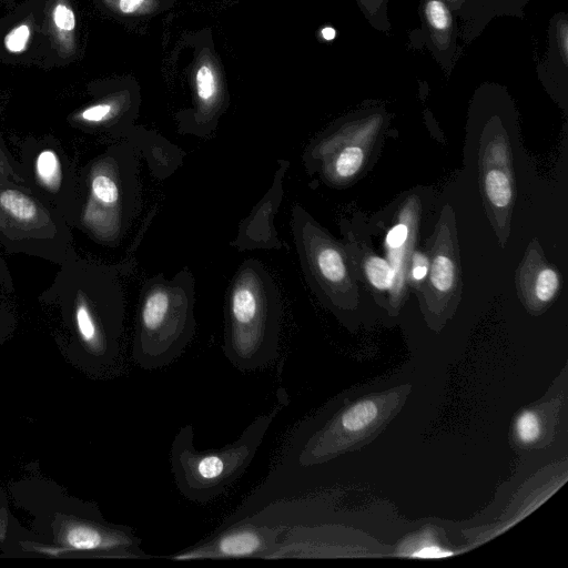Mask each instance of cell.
Returning <instances> with one entry per match:
<instances>
[{
    "label": "cell",
    "mask_w": 568,
    "mask_h": 568,
    "mask_svg": "<svg viewBox=\"0 0 568 568\" xmlns=\"http://www.w3.org/2000/svg\"><path fill=\"white\" fill-rule=\"evenodd\" d=\"M59 266L39 300L59 310L91 359L111 364L119 354L125 308L120 266L82 257L75 250Z\"/></svg>",
    "instance_id": "obj_1"
},
{
    "label": "cell",
    "mask_w": 568,
    "mask_h": 568,
    "mask_svg": "<svg viewBox=\"0 0 568 568\" xmlns=\"http://www.w3.org/2000/svg\"><path fill=\"white\" fill-rule=\"evenodd\" d=\"M140 158L124 138L109 143L78 169L72 230L100 245L120 244L141 211Z\"/></svg>",
    "instance_id": "obj_2"
},
{
    "label": "cell",
    "mask_w": 568,
    "mask_h": 568,
    "mask_svg": "<svg viewBox=\"0 0 568 568\" xmlns=\"http://www.w3.org/2000/svg\"><path fill=\"white\" fill-rule=\"evenodd\" d=\"M282 300L265 266L244 261L234 273L225 298L223 352L241 372L268 366L278 355Z\"/></svg>",
    "instance_id": "obj_3"
},
{
    "label": "cell",
    "mask_w": 568,
    "mask_h": 568,
    "mask_svg": "<svg viewBox=\"0 0 568 568\" xmlns=\"http://www.w3.org/2000/svg\"><path fill=\"white\" fill-rule=\"evenodd\" d=\"M287 403V394L277 389L271 409L256 416L237 439L221 448L197 449L193 425L181 426L170 448L171 470L181 495L199 504L221 496L245 473L272 423Z\"/></svg>",
    "instance_id": "obj_4"
},
{
    "label": "cell",
    "mask_w": 568,
    "mask_h": 568,
    "mask_svg": "<svg viewBox=\"0 0 568 568\" xmlns=\"http://www.w3.org/2000/svg\"><path fill=\"white\" fill-rule=\"evenodd\" d=\"M194 277L189 268L166 278L160 273L140 292L132 357L143 369L170 365L195 334Z\"/></svg>",
    "instance_id": "obj_5"
},
{
    "label": "cell",
    "mask_w": 568,
    "mask_h": 568,
    "mask_svg": "<svg viewBox=\"0 0 568 568\" xmlns=\"http://www.w3.org/2000/svg\"><path fill=\"white\" fill-rule=\"evenodd\" d=\"M0 246L61 264L74 250L72 229L27 186L0 183Z\"/></svg>",
    "instance_id": "obj_6"
},
{
    "label": "cell",
    "mask_w": 568,
    "mask_h": 568,
    "mask_svg": "<svg viewBox=\"0 0 568 568\" xmlns=\"http://www.w3.org/2000/svg\"><path fill=\"white\" fill-rule=\"evenodd\" d=\"M18 161L28 187L61 213L71 227L77 211L78 169L63 144L54 136L27 138L20 144Z\"/></svg>",
    "instance_id": "obj_7"
},
{
    "label": "cell",
    "mask_w": 568,
    "mask_h": 568,
    "mask_svg": "<svg viewBox=\"0 0 568 568\" xmlns=\"http://www.w3.org/2000/svg\"><path fill=\"white\" fill-rule=\"evenodd\" d=\"M284 527L243 517L222 524L216 531L196 544L169 556L174 561L199 559H273Z\"/></svg>",
    "instance_id": "obj_8"
},
{
    "label": "cell",
    "mask_w": 568,
    "mask_h": 568,
    "mask_svg": "<svg viewBox=\"0 0 568 568\" xmlns=\"http://www.w3.org/2000/svg\"><path fill=\"white\" fill-rule=\"evenodd\" d=\"M417 12L420 28L408 33V47L426 48L449 78L463 53L457 42L460 37L458 18L445 0H419Z\"/></svg>",
    "instance_id": "obj_9"
},
{
    "label": "cell",
    "mask_w": 568,
    "mask_h": 568,
    "mask_svg": "<svg viewBox=\"0 0 568 568\" xmlns=\"http://www.w3.org/2000/svg\"><path fill=\"white\" fill-rule=\"evenodd\" d=\"M536 73L545 90L559 103L568 93V14L556 12L549 19L547 50L536 64Z\"/></svg>",
    "instance_id": "obj_10"
},
{
    "label": "cell",
    "mask_w": 568,
    "mask_h": 568,
    "mask_svg": "<svg viewBox=\"0 0 568 568\" xmlns=\"http://www.w3.org/2000/svg\"><path fill=\"white\" fill-rule=\"evenodd\" d=\"M281 168L275 173L272 189L266 193L263 200L252 210L251 214L241 223L237 237L233 245L237 250L248 248H278L281 241L273 227V215L282 201L283 189L282 181L288 166L286 161H282Z\"/></svg>",
    "instance_id": "obj_11"
},
{
    "label": "cell",
    "mask_w": 568,
    "mask_h": 568,
    "mask_svg": "<svg viewBox=\"0 0 568 568\" xmlns=\"http://www.w3.org/2000/svg\"><path fill=\"white\" fill-rule=\"evenodd\" d=\"M530 0H479L473 19L463 24L460 37L466 45L477 39L488 23L498 17L525 18V8Z\"/></svg>",
    "instance_id": "obj_12"
},
{
    "label": "cell",
    "mask_w": 568,
    "mask_h": 568,
    "mask_svg": "<svg viewBox=\"0 0 568 568\" xmlns=\"http://www.w3.org/2000/svg\"><path fill=\"white\" fill-rule=\"evenodd\" d=\"M196 94L201 104V110L207 113V126L211 131L209 121V112L214 108L213 105L217 101V82L214 70L209 64H202L195 77Z\"/></svg>",
    "instance_id": "obj_13"
},
{
    "label": "cell",
    "mask_w": 568,
    "mask_h": 568,
    "mask_svg": "<svg viewBox=\"0 0 568 568\" xmlns=\"http://www.w3.org/2000/svg\"><path fill=\"white\" fill-rule=\"evenodd\" d=\"M362 14L369 26L383 33L389 34L392 23L388 18L389 0H355Z\"/></svg>",
    "instance_id": "obj_14"
},
{
    "label": "cell",
    "mask_w": 568,
    "mask_h": 568,
    "mask_svg": "<svg viewBox=\"0 0 568 568\" xmlns=\"http://www.w3.org/2000/svg\"><path fill=\"white\" fill-rule=\"evenodd\" d=\"M486 193L496 207H506L513 196L510 182L499 170H489L485 176Z\"/></svg>",
    "instance_id": "obj_15"
},
{
    "label": "cell",
    "mask_w": 568,
    "mask_h": 568,
    "mask_svg": "<svg viewBox=\"0 0 568 568\" xmlns=\"http://www.w3.org/2000/svg\"><path fill=\"white\" fill-rule=\"evenodd\" d=\"M364 161V152L359 146H346L333 160L331 169L335 176L348 179L355 175Z\"/></svg>",
    "instance_id": "obj_16"
},
{
    "label": "cell",
    "mask_w": 568,
    "mask_h": 568,
    "mask_svg": "<svg viewBox=\"0 0 568 568\" xmlns=\"http://www.w3.org/2000/svg\"><path fill=\"white\" fill-rule=\"evenodd\" d=\"M365 273L371 284L378 290L389 288L395 278L394 268L378 256H371L366 260Z\"/></svg>",
    "instance_id": "obj_17"
},
{
    "label": "cell",
    "mask_w": 568,
    "mask_h": 568,
    "mask_svg": "<svg viewBox=\"0 0 568 568\" xmlns=\"http://www.w3.org/2000/svg\"><path fill=\"white\" fill-rule=\"evenodd\" d=\"M454 278L453 261L444 254L436 255L430 266L432 285L439 292H448L453 287Z\"/></svg>",
    "instance_id": "obj_18"
},
{
    "label": "cell",
    "mask_w": 568,
    "mask_h": 568,
    "mask_svg": "<svg viewBox=\"0 0 568 568\" xmlns=\"http://www.w3.org/2000/svg\"><path fill=\"white\" fill-rule=\"evenodd\" d=\"M0 183L27 186L19 161L9 152L6 143L0 136Z\"/></svg>",
    "instance_id": "obj_19"
},
{
    "label": "cell",
    "mask_w": 568,
    "mask_h": 568,
    "mask_svg": "<svg viewBox=\"0 0 568 568\" xmlns=\"http://www.w3.org/2000/svg\"><path fill=\"white\" fill-rule=\"evenodd\" d=\"M559 287V277L555 270L542 267L539 270L534 282V295L540 303H548L552 300Z\"/></svg>",
    "instance_id": "obj_20"
},
{
    "label": "cell",
    "mask_w": 568,
    "mask_h": 568,
    "mask_svg": "<svg viewBox=\"0 0 568 568\" xmlns=\"http://www.w3.org/2000/svg\"><path fill=\"white\" fill-rule=\"evenodd\" d=\"M515 432L520 443H535L541 434L539 416L532 410L523 412L516 420Z\"/></svg>",
    "instance_id": "obj_21"
},
{
    "label": "cell",
    "mask_w": 568,
    "mask_h": 568,
    "mask_svg": "<svg viewBox=\"0 0 568 568\" xmlns=\"http://www.w3.org/2000/svg\"><path fill=\"white\" fill-rule=\"evenodd\" d=\"M52 19L59 32H72L75 28V16L72 9L63 2H59L52 10Z\"/></svg>",
    "instance_id": "obj_22"
},
{
    "label": "cell",
    "mask_w": 568,
    "mask_h": 568,
    "mask_svg": "<svg viewBox=\"0 0 568 568\" xmlns=\"http://www.w3.org/2000/svg\"><path fill=\"white\" fill-rule=\"evenodd\" d=\"M30 38L28 24H20L12 29L4 38V45L8 51L19 53L26 50Z\"/></svg>",
    "instance_id": "obj_23"
},
{
    "label": "cell",
    "mask_w": 568,
    "mask_h": 568,
    "mask_svg": "<svg viewBox=\"0 0 568 568\" xmlns=\"http://www.w3.org/2000/svg\"><path fill=\"white\" fill-rule=\"evenodd\" d=\"M458 20L465 24L475 16L479 0H445Z\"/></svg>",
    "instance_id": "obj_24"
},
{
    "label": "cell",
    "mask_w": 568,
    "mask_h": 568,
    "mask_svg": "<svg viewBox=\"0 0 568 568\" xmlns=\"http://www.w3.org/2000/svg\"><path fill=\"white\" fill-rule=\"evenodd\" d=\"M408 237V229L405 224L395 225L386 236V243L392 248L400 247Z\"/></svg>",
    "instance_id": "obj_25"
},
{
    "label": "cell",
    "mask_w": 568,
    "mask_h": 568,
    "mask_svg": "<svg viewBox=\"0 0 568 568\" xmlns=\"http://www.w3.org/2000/svg\"><path fill=\"white\" fill-rule=\"evenodd\" d=\"M428 273V260L427 257L416 252L413 254L412 258V276L414 280H423Z\"/></svg>",
    "instance_id": "obj_26"
},
{
    "label": "cell",
    "mask_w": 568,
    "mask_h": 568,
    "mask_svg": "<svg viewBox=\"0 0 568 568\" xmlns=\"http://www.w3.org/2000/svg\"><path fill=\"white\" fill-rule=\"evenodd\" d=\"M13 291L12 277L6 261L0 254V296Z\"/></svg>",
    "instance_id": "obj_27"
},
{
    "label": "cell",
    "mask_w": 568,
    "mask_h": 568,
    "mask_svg": "<svg viewBox=\"0 0 568 568\" xmlns=\"http://www.w3.org/2000/svg\"><path fill=\"white\" fill-rule=\"evenodd\" d=\"M452 552H445L442 548H439L436 545H426L424 544L419 549H416V551L412 556L416 557H426V558H434V557H444L447 555H450Z\"/></svg>",
    "instance_id": "obj_28"
},
{
    "label": "cell",
    "mask_w": 568,
    "mask_h": 568,
    "mask_svg": "<svg viewBox=\"0 0 568 568\" xmlns=\"http://www.w3.org/2000/svg\"><path fill=\"white\" fill-rule=\"evenodd\" d=\"M146 0H118V8L123 13H133L145 3Z\"/></svg>",
    "instance_id": "obj_29"
},
{
    "label": "cell",
    "mask_w": 568,
    "mask_h": 568,
    "mask_svg": "<svg viewBox=\"0 0 568 568\" xmlns=\"http://www.w3.org/2000/svg\"><path fill=\"white\" fill-rule=\"evenodd\" d=\"M11 322V315L9 314V311L0 305V335L6 332L9 324Z\"/></svg>",
    "instance_id": "obj_30"
},
{
    "label": "cell",
    "mask_w": 568,
    "mask_h": 568,
    "mask_svg": "<svg viewBox=\"0 0 568 568\" xmlns=\"http://www.w3.org/2000/svg\"><path fill=\"white\" fill-rule=\"evenodd\" d=\"M331 33H334V31L331 29V28H326L324 31H323V34H331ZM325 38L327 39H331L332 37L331 36H326Z\"/></svg>",
    "instance_id": "obj_31"
}]
</instances>
